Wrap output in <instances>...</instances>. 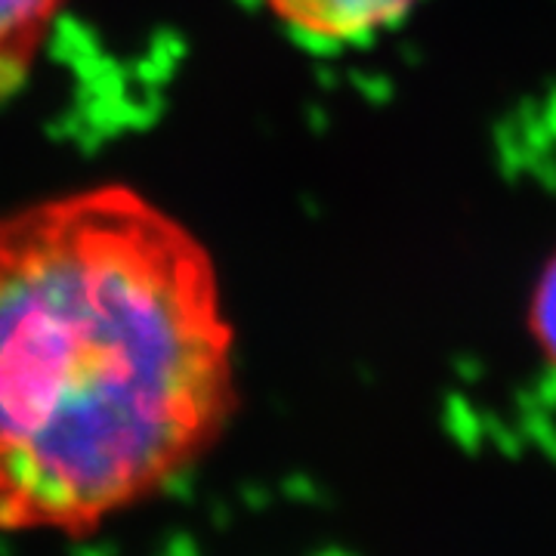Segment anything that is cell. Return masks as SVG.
I'll list each match as a JSON object with an SVG mask.
<instances>
[{
	"instance_id": "3",
	"label": "cell",
	"mask_w": 556,
	"mask_h": 556,
	"mask_svg": "<svg viewBox=\"0 0 556 556\" xmlns=\"http://www.w3.org/2000/svg\"><path fill=\"white\" fill-rule=\"evenodd\" d=\"M62 0H0V100L20 90Z\"/></svg>"
},
{
	"instance_id": "4",
	"label": "cell",
	"mask_w": 556,
	"mask_h": 556,
	"mask_svg": "<svg viewBox=\"0 0 556 556\" xmlns=\"http://www.w3.org/2000/svg\"><path fill=\"white\" fill-rule=\"evenodd\" d=\"M529 328H532V338L544 365L556 375V254L544 266V276L538 281L532 309H529Z\"/></svg>"
},
{
	"instance_id": "2",
	"label": "cell",
	"mask_w": 556,
	"mask_h": 556,
	"mask_svg": "<svg viewBox=\"0 0 556 556\" xmlns=\"http://www.w3.org/2000/svg\"><path fill=\"white\" fill-rule=\"evenodd\" d=\"M298 38L346 47L393 28L417 0H263Z\"/></svg>"
},
{
	"instance_id": "1",
	"label": "cell",
	"mask_w": 556,
	"mask_h": 556,
	"mask_svg": "<svg viewBox=\"0 0 556 556\" xmlns=\"http://www.w3.org/2000/svg\"><path fill=\"white\" fill-rule=\"evenodd\" d=\"M236 412V331L189 226L130 186L0 217V532H100Z\"/></svg>"
}]
</instances>
